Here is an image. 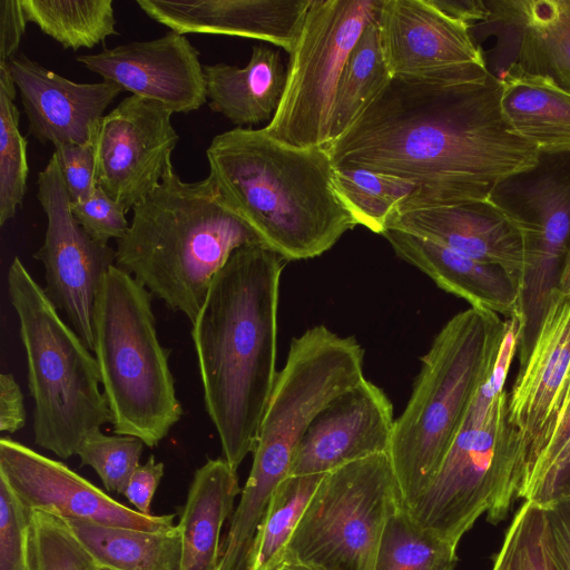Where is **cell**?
Wrapping results in <instances>:
<instances>
[{"mask_svg":"<svg viewBox=\"0 0 570 570\" xmlns=\"http://www.w3.org/2000/svg\"><path fill=\"white\" fill-rule=\"evenodd\" d=\"M543 510L554 569L570 570V500L558 502Z\"/></svg>","mask_w":570,"mask_h":570,"instance_id":"b9f144b4","label":"cell"},{"mask_svg":"<svg viewBox=\"0 0 570 570\" xmlns=\"http://www.w3.org/2000/svg\"><path fill=\"white\" fill-rule=\"evenodd\" d=\"M389 228L499 266L522 283L525 269L523 237L489 199L400 210L389 220Z\"/></svg>","mask_w":570,"mask_h":570,"instance_id":"44dd1931","label":"cell"},{"mask_svg":"<svg viewBox=\"0 0 570 570\" xmlns=\"http://www.w3.org/2000/svg\"><path fill=\"white\" fill-rule=\"evenodd\" d=\"M27 22L20 0H0V65L18 55Z\"/></svg>","mask_w":570,"mask_h":570,"instance_id":"7bdbcfd3","label":"cell"},{"mask_svg":"<svg viewBox=\"0 0 570 570\" xmlns=\"http://www.w3.org/2000/svg\"><path fill=\"white\" fill-rule=\"evenodd\" d=\"M62 519V518H61ZM94 562L107 570H179L180 537L177 524L167 530L142 531L63 519Z\"/></svg>","mask_w":570,"mask_h":570,"instance_id":"83f0119b","label":"cell"},{"mask_svg":"<svg viewBox=\"0 0 570 570\" xmlns=\"http://www.w3.org/2000/svg\"><path fill=\"white\" fill-rule=\"evenodd\" d=\"M206 156L224 197L284 261L320 256L357 225L325 147L302 148L264 128L236 127L215 136Z\"/></svg>","mask_w":570,"mask_h":570,"instance_id":"3957f363","label":"cell"},{"mask_svg":"<svg viewBox=\"0 0 570 570\" xmlns=\"http://www.w3.org/2000/svg\"><path fill=\"white\" fill-rule=\"evenodd\" d=\"M77 60L124 91L159 102L174 112H190L207 100L199 51L185 37L168 31L149 41L106 48Z\"/></svg>","mask_w":570,"mask_h":570,"instance_id":"ac0fdd59","label":"cell"},{"mask_svg":"<svg viewBox=\"0 0 570 570\" xmlns=\"http://www.w3.org/2000/svg\"><path fill=\"white\" fill-rule=\"evenodd\" d=\"M164 105L135 95L105 115L95 134L97 186L128 213L160 184L179 136Z\"/></svg>","mask_w":570,"mask_h":570,"instance_id":"2e32d148","label":"cell"},{"mask_svg":"<svg viewBox=\"0 0 570 570\" xmlns=\"http://www.w3.org/2000/svg\"><path fill=\"white\" fill-rule=\"evenodd\" d=\"M31 570H95V562L63 519L31 511Z\"/></svg>","mask_w":570,"mask_h":570,"instance_id":"d590c367","label":"cell"},{"mask_svg":"<svg viewBox=\"0 0 570 570\" xmlns=\"http://www.w3.org/2000/svg\"><path fill=\"white\" fill-rule=\"evenodd\" d=\"M520 230L524 335L532 337L558 289L570 249V153L540 154L538 164L501 181L488 198Z\"/></svg>","mask_w":570,"mask_h":570,"instance_id":"7c38bea8","label":"cell"},{"mask_svg":"<svg viewBox=\"0 0 570 570\" xmlns=\"http://www.w3.org/2000/svg\"><path fill=\"white\" fill-rule=\"evenodd\" d=\"M401 507L387 453L340 466L318 483L284 563L306 570H374L387 521Z\"/></svg>","mask_w":570,"mask_h":570,"instance_id":"30bf717a","label":"cell"},{"mask_svg":"<svg viewBox=\"0 0 570 570\" xmlns=\"http://www.w3.org/2000/svg\"><path fill=\"white\" fill-rule=\"evenodd\" d=\"M0 476L30 511L142 531L174 528L175 514H142L129 508L61 461L9 436L0 439Z\"/></svg>","mask_w":570,"mask_h":570,"instance_id":"e0dca14e","label":"cell"},{"mask_svg":"<svg viewBox=\"0 0 570 570\" xmlns=\"http://www.w3.org/2000/svg\"><path fill=\"white\" fill-rule=\"evenodd\" d=\"M394 422L393 406L384 391L362 380L314 419L295 449L288 475L325 474L387 453Z\"/></svg>","mask_w":570,"mask_h":570,"instance_id":"d6986e66","label":"cell"},{"mask_svg":"<svg viewBox=\"0 0 570 570\" xmlns=\"http://www.w3.org/2000/svg\"><path fill=\"white\" fill-rule=\"evenodd\" d=\"M26 424L21 387L10 373L0 375V431L14 433Z\"/></svg>","mask_w":570,"mask_h":570,"instance_id":"f6af8a7d","label":"cell"},{"mask_svg":"<svg viewBox=\"0 0 570 570\" xmlns=\"http://www.w3.org/2000/svg\"><path fill=\"white\" fill-rule=\"evenodd\" d=\"M488 19L509 63L570 91V0H490Z\"/></svg>","mask_w":570,"mask_h":570,"instance_id":"603a6c76","label":"cell"},{"mask_svg":"<svg viewBox=\"0 0 570 570\" xmlns=\"http://www.w3.org/2000/svg\"><path fill=\"white\" fill-rule=\"evenodd\" d=\"M326 149L334 167L413 184L415 194L402 210L487 200L501 181L534 167L541 154L504 120L492 72L465 83L393 77Z\"/></svg>","mask_w":570,"mask_h":570,"instance_id":"6da1fadb","label":"cell"},{"mask_svg":"<svg viewBox=\"0 0 570 570\" xmlns=\"http://www.w3.org/2000/svg\"><path fill=\"white\" fill-rule=\"evenodd\" d=\"M312 0H136L153 20L180 35L266 41L291 53Z\"/></svg>","mask_w":570,"mask_h":570,"instance_id":"7402d4cb","label":"cell"},{"mask_svg":"<svg viewBox=\"0 0 570 570\" xmlns=\"http://www.w3.org/2000/svg\"><path fill=\"white\" fill-rule=\"evenodd\" d=\"M37 198L47 216L43 244L33 254L45 267L46 295L94 351V309L116 249L96 242L75 219L57 153L38 175Z\"/></svg>","mask_w":570,"mask_h":570,"instance_id":"4fadbf2b","label":"cell"},{"mask_svg":"<svg viewBox=\"0 0 570 570\" xmlns=\"http://www.w3.org/2000/svg\"><path fill=\"white\" fill-rule=\"evenodd\" d=\"M55 149L71 203L89 198L97 187L94 142L61 144Z\"/></svg>","mask_w":570,"mask_h":570,"instance_id":"ab89813d","label":"cell"},{"mask_svg":"<svg viewBox=\"0 0 570 570\" xmlns=\"http://www.w3.org/2000/svg\"><path fill=\"white\" fill-rule=\"evenodd\" d=\"M203 68L210 110L237 127L271 121L286 81V69L277 50L253 47L244 68L224 62Z\"/></svg>","mask_w":570,"mask_h":570,"instance_id":"4316f807","label":"cell"},{"mask_svg":"<svg viewBox=\"0 0 570 570\" xmlns=\"http://www.w3.org/2000/svg\"><path fill=\"white\" fill-rule=\"evenodd\" d=\"M95 570H107V569L101 568V567H99V566H97V564L95 563Z\"/></svg>","mask_w":570,"mask_h":570,"instance_id":"681fc988","label":"cell"},{"mask_svg":"<svg viewBox=\"0 0 570 570\" xmlns=\"http://www.w3.org/2000/svg\"><path fill=\"white\" fill-rule=\"evenodd\" d=\"M283 262L264 245L236 249L191 323L205 409L235 471L255 448L277 377Z\"/></svg>","mask_w":570,"mask_h":570,"instance_id":"7a4b0ae2","label":"cell"},{"mask_svg":"<svg viewBox=\"0 0 570 570\" xmlns=\"http://www.w3.org/2000/svg\"><path fill=\"white\" fill-rule=\"evenodd\" d=\"M277 570H306L299 566L292 563H283Z\"/></svg>","mask_w":570,"mask_h":570,"instance_id":"c3c4849f","label":"cell"},{"mask_svg":"<svg viewBox=\"0 0 570 570\" xmlns=\"http://www.w3.org/2000/svg\"><path fill=\"white\" fill-rule=\"evenodd\" d=\"M376 22L393 77L465 83L483 81L491 73L472 27L431 0H382Z\"/></svg>","mask_w":570,"mask_h":570,"instance_id":"9a60e30c","label":"cell"},{"mask_svg":"<svg viewBox=\"0 0 570 570\" xmlns=\"http://www.w3.org/2000/svg\"><path fill=\"white\" fill-rule=\"evenodd\" d=\"M29 121L41 144L92 142L106 108L122 91L109 81L78 83L42 67L23 53L9 62Z\"/></svg>","mask_w":570,"mask_h":570,"instance_id":"ffe728a7","label":"cell"},{"mask_svg":"<svg viewBox=\"0 0 570 570\" xmlns=\"http://www.w3.org/2000/svg\"><path fill=\"white\" fill-rule=\"evenodd\" d=\"M240 492L237 471L223 458L208 459L195 471L177 523L179 570L218 569L222 530L232 519Z\"/></svg>","mask_w":570,"mask_h":570,"instance_id":"d4e9b609","label":"cell"},{"mask_svg":"<svg viewBox=\"0 0 570 570\" xmlns=\"http://www.w3.org/2000/svg\"><path fill=\"white\" fill-rule=\"evenodd\" d=\"M382 236L400 258L471 307L505 320L521 312V283L501 267L399 229L389 228Z\"/></svg>","mask_w":570,"mask_h":570,"instance_id":"cb8c5ba5","label":"cell"},{"mask_svg":"<svg viewBox=\"0 0 570 570\" xmlns=\"http://www.w3.org/2000/svg\"><path fill=\"white\" fill-rule=\"evenodd\" d=\"M382 0H312L289 53L284 91L264 129L302 148L327 147L334 99L346 60Z\"/></svg>","mask_w":570,"mask_h":570,"instance_id":"8fae6325","label":"cell"},{"mask_svg":"<svg viewBox=\"0 0 570 570\" xmlns=\"http://www.w3.org/2000/svg\"><path fill=\"white\" fill-rule=\"evenodd\" d=\"M31 511L0 476V570H31Z\"/></svg>","mask_w":570,"mask_h":570,"instance_id":"74e56055","label":"cell"},{"mask_svg":"<svg viewBox=\"0 0 570 570\" xmlns=\"http://www.w3.org/2000/svg\"><path fill=\"white\" fill-rule=\"evenodd\" d=\"M9 65H0V225L21 206L29 173L28 141L19 129L17 96Z\"/></svg>","mask_w":570,"mask_h":570,"instance_id":"836d02e7","label":"cell"},{"mask_svg":"<svg viewBox=\"0 0 570 570\" xmlns=\"http://www.w3.org/2000/svg\"><path fill=\"white\" fill-rule=\"evenodd\" d=\"M28 22L65 49L92 48L118 35L112 0H20Z\"/></svg>","mask_w":570,"mask_h":570,"instance_id":"4dcf8cb0","label":"cell"},{"mask_svg":"<svg viewBox=\"0 0 570 570\" xmlns=\"http://www.w3.org/2000/svg\"><path fill=\"white\" fill-rule=\"evenodd\" d=\"M325 474L287 475L279 483L256 528L245 570H277L284 563L287 544Z\"/></svg>","mask_w":570,"mask_h":570,"instance_id":"f546056e","label":"cell"},{"mask_svg":"<svg viewBox=\"0 0 570 570\" xmlns=\"http://www.w3.org/2000/svg\"><path fill=\"white\" fill-rule=\"evenodd\" d=\"M7 286L27 356L35 442L69 459L91 430L111 423L96 357L18 256Z\"/></svg>","mask_w":570,"mask_h":570,"instance_id":"ba28073f","label":"cell"},{"mask_svg":"<svg viewBox=\"0 0 570 570\" xmlns=\"http://www.w3.org/2000/svg\"><path fill=\"white\" fill-rule=\"evenodd\" d=\"M504 330L505 318L470 307L446 322L422 357L387 451L404 509L435 478L474 394L492 370Z\"/></svg>","mask_w":570,"mask_h":570,"instance_id":"5b68a950","label":"cell"},{"mask_svg":"<svg viewBox=\"0 0 570 570\" xmlns=\"http://www.w3.org/2000/svg\"><path fill=\"white\" fill-rule=\"evenodd\" d=\"M570 370V295L556 291L507 401L510 497L525 499Z\"/></svg>","mask_w":570,"mask_h":570,"instance_id":"5bb4252c","label":"cell"},{"mask_svg":"<svg viewBox=\"0 0 570 570\" xmlns=\"http://www.w3.org/2000/svg\"><path fill=\"white\" fill-rule=\"evenodd\" d=\"M558 289L564 295H570V249L562 266Z\"/></svg>","mask_w":570,"mask_h":570,"instance_id":"7dc6e473","label":"cell"},{"mask_svg":"<svg viewBox=\"0 0 570 570\" xmlns=\"http://www.w3.org/2000/svg\"><path fill=\"white\" fill-rule=\"evenodd\" d=\"M145 443L131 435H106L100 428L91 430L77 450L80 465L90 466L105 490L124 494L130 475L140 464Z\"/></svg>","mask_w":570,"mask_h":570,"instance_id":"8d00e7d4","label":"cell"},{"mask_svg":"<svg viewBox=\"0 0 570 570\" xmlns=\"http://www.w3.org/2000/svg\"><path fill=\"white\" fill-rule=\"evenodd\" d=\"M164 476V463L150 455L144 464H139L129 478L124 491L126 499L135 510L142 514H151V503Z\"/></svg>","mask_w":570,"mask_h":570,"instance_id":"60d3db41","label":"cell"},{"mask_svg":"<svg viewBox=\"0 0 570 570\" xmlns=\"http://www.w3.org/2000/svg\"><path fill=\"white\" fill-rule=\"evenodd\" d=\"M498 79L500 108L509 127L541 154L570 153V91L513 62Z\"/></svg>","mask_w":570,"mask_h":570,"instance_id":"484cf974","label":"cell"},{"mask_svg":"<svg viewBox=\"0 0 570 570\" xmlns=\"http://www.w3.org/2000/svg\"><path fill=\"white\" fill-rule=\"evenodd\" d=\"M71 212L77 223L100 244L108 245L112 238L119 240L129 228L126 209L99 186L89 198L71 203Z\"/></svg>","mask_w":570,"mask_h":570,"instance_id":"f35d334b","label":"cell"},{"mask_svg":"<svg viewBox=\"0 0 570 570\" xmlns=\"http://www.w3.org/2000/svg\"><path fill=\"white\" fill-rule=\"evenodd\" d=\"M364 352L353 336L316 325L292 340L253 450V463L229 521L226 542L246 550L268 501L288 475L296 446L314 419L364 380Z\"/></svg>","mask_w":570,"mask_h":570,"instance_id":"8992f818","label":"cell"},{"mask_svg":"<svg viewBox=\"0 0 570 570\" xmlns=\"http://www.w3.org/2000/svg\"><path fill=\"white\" fill-rule=\"evenodd\" d=\"M456 549L419 527L401 507L387 521L374 570H454Z\"/></svg>","mask_w":570,"mask_h":570,"instance_id":"d6a6232c","label":"cell"},{"mask_svg":"<svg viewBox=\"0 0 570 570\" xmlns=\"http://www.w3.org/2000/svg\"><path fill=\"white\" fill-rule=\"evenodd\" d=\"M154 296L112 265L94 309V351L116 434L155 448L184 414L169 367V350L157 336Z\"/></svg>","mask_w":570,"mask_h":570,"instance_id":"52a82bcc","label":"cell"},{"mask_svg":"<svg viewBox=\"0 0 570 570\" xmlns=\"http://www.w3.org/2000/svg\"><path fill=\"white\" fill-rule=\"evenodd\" d=\"M392 79L383 56L375 18L364 29L341 73L327 146L350 129Z\"/></svg>","mask_w":570,"mask_h":570,"instance_id":"f1b7e54d","label":"cell"},{"mask_svg":"<svg viewBox=\"0 0 570 570\" xmlns=\"http://www.w3.org/2000/svg\"><path fill=\"white\" fill-rule=\"evenodd\" d=\"M432 3L446 14L464 21L473 27L483 23L489 16L483 0H431ZM472 29V28H471Z\"/></svg>","mask_w":570,"mask_h":570,"instance_id":"bcb514c9","label":"cell"},{"mask_svg":"<svg viewBox=\"0 0 570 570\" xmlns=\"http://www.w3.org/2000/svg\"><path fill=\"white\" fill-rule=\"evenodd\" d=\"M507 401V391L481 384L435 478L405 509L419 527L454 547L483 513L497 524L511 509Z\"/></svg>","mask_w":570,"mask_h":570,"instance_id":"9c48e42d","label":"cell"},{"mask_svg":"<svg viewBox=\"0 0 570 570\" xmlns=\"http://www.w3.org/2000/svg\"><path fill=\"white\" fill-rule=\"evenodd\" d=\"M566 500H570V446L527 498L543 509Z\"/></svg>","mask_w":570,"mask_h":570,"instance_id":"ee69618b","label":"cell"},{"mask_svg":"<svg viewBox=\"0 0 570 570\" xmlns=\"http://www.w3.org/2000/svg\"><path fill=\"white\" fill-rule=\"evenodd\" d=\"M132 210L127 233L117 240L115 265L190 323L232 254L264 245L209 174L186 183L171 163L160 184Z\"/></svg>","mask_w":570,"mask_h":570,"instance_id":"277c9868","label":"cell"},{"mask_svg":"<svg viewBox=\"0 0 570 570\" xmlns=\"http://www.w3.org/2000/svg\"><path fill=\"white\" fill-rule=\"evenodd\" d=\"M491 570H556L544 510L524 501L504 533Z\"/></svg>","mask_w":570,"mask_h":570,"instance_id":"e575fe53","label":"cell"},{"mask_svg":"<svg viewBox=\"0 0 570 570\" xmlns=\"http://www.w3.org/2000/svg\"><path fill=\"white\" fill-rule=\"evenodd\" d=\"M337 191L357 225L382 235L415 194L410 181L362 168L334 167Z\"/></svg>","mask_w":570,"mask_h":570,"instance_id":"1f68e13d","label":"cell"}]
</instances>
